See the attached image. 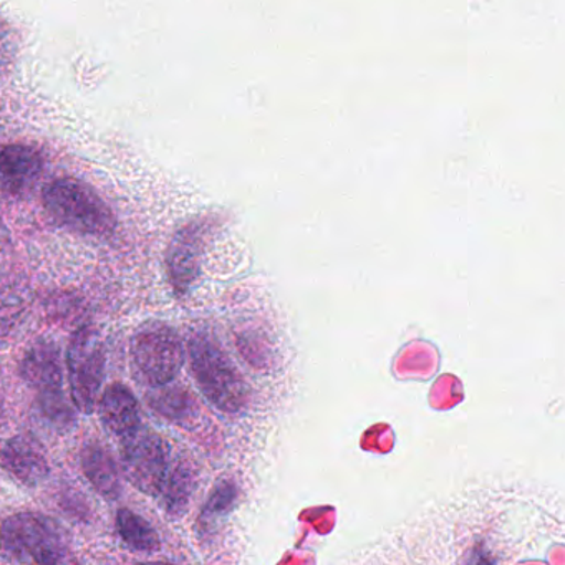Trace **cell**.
<instances>
[{
  "mask_svg": "<svg viewBox=\"0 0 565 565\" xmlns=\"http://www.w3.org/2000/svg\"><path fill=\"white\" fill-rule=\"evenodd\" d=\"M0 468L25 486H38L51 475L41 443L31 435L12 436L0 448Z\"/></svg>",
  "mask_w": 565,
  "mask_h": 565,
  "instance_id": "cell-8",
  "label": "cell"
},
{
  "mask_svg": "<svg viewBox=\"0 0 565 565\" xmlns=\"http://www.w3.org/2000/svg\"><path fill=\"white\" fill-rule=\"evenodd\" d=\"M227 220L217 211L190 217L174 231L168 244L164 266L168 282L178 299H184L200 282L211 244L226 230Z\"/></svg>",
  "mask_w": 565,
  "mask_h": 565,
  "instance_id": "cell-2",
  "label": "cell"
},
{
  "mask_svg": "<svg viewBox=\"0 0 565 565\" xmlns=\"http://www.w3.org/2000/svg\"><path fill=\"white\" fill-rule=\"evenodd\" d=\"M81 465L90 484L102 498L117 501L121 492L120 469L102 443L90 441L81 451Z\"/></svg>",
  "mask_w": 565,
  "mask_h": 565,
  "instance_id": "cell-13",
  "label": "cell"
},
{
  "mask_svg": "<svg viewBox=\"0 0 565 565\" xmlns=\"http://www.w3.org/2000/svg\"><path fill=\"white\" fill-rule=\"evenodd\" d=\"M44 206L55 223L84 236H108L117 217L104 198L75 178H58L44 190Z\"/></svg>",
  "mask_w": 565,
  "mask_h": 565,
  "instance_id": "cell-4",
  "label": "cell"
},
{
  "mask_svg": "<svg viewBox=\"0 0 565 565\" xmlns=\"http://www.w3.org/2000/svg\"><path fill=\"white\" fill-rule=\"evenodd\" d=\"M21 376L38 395L64 392V372L57 343L51 340L32 343L22 359Z\"/></svg>",
  "mask_w": 565,
  "mask_h": 565,
  "instance_id": "cell-10",
  "label": "cell"
},
{
  "mask_svg": "<svg viewBox=\"0 0 565 565\" xmlns=\"http://www.w3.org/2000/svg\"><path fill=\"white\" fill-rule=\"evenodd\" d=\"M2 413H4V398H2V393H0V418H2Z\"/></svg>",
  "mask_w": 565,
  "mask_h": 565,
  "instance_id": "cell-21",
  "label": "cell"
},
{
  "mask_svg": "<svg viewBox=\"0 0 565 565\" xmlns=\"http://www.w3.org/2000/svg\"><path fill=\"white\" fill-rule=\"evenodd\" d=\"M154 412L177 425L188 426L198 415L194 396L183 386H160L147 396Z\"/></svg>",
  "mask_w": 565,
  "mask_h": 565,
  "instance_id": "cell-14",
  "label": "cell"
},
{
  "mask_svg": "<svg viewBox=\"0 0 565 565\" xmlns=\"http://www.w3.org/2000/svg\"><path fill=\"white\" fill-rule=\"evenodd\" d=\"M54 565H78L77 562L72 561L71 555H68L67 558H64V561L57 562V564Z\"/></svg>",
  "mask_w": 565,
  "mask_h": 565,
  "instance_id": "cell-19",
  "label": "cell"
},
{
  "mask_svg": "<svg viewBox=\"0 0 565 565\" xmlns=\"http://www.w3.org/2000/svg\"><path fill=\"white\" fill-rule=\"evenodd\" d=\"M191 372L203 395L221 412L243 409L249 386L223 343L206 327L194 329L188 339Z\"/></svg>",
  "mask_w": 565,
  "mask_h": 565,
  "instance_id": "cell-1",
  "label": "cell"
},
{
  "mask_svg": "<svg viewBox=\"0 0 565 565\" xmlns=\"http://www.w3.org/2000/svg\"><path fill=\"white\" fill-rule=\"evenodd\" d=\"M102 423L111 435L127 438L141 426L140 405L128 386L111 383L100 398L98 405Z\"/></svg>",
  "mask_w": 565,
  "mask_h": 565,
  "instance_id": "cell-11",
  "label": "cell"
},
{
  "mask_svg": "<svg viewBox=\"0 0 565 565\" xmlns=\"http://www.w3.org/2000/svg\"><path fill=\"white\" fill-rule=\"evenodd\" d=\"M117 529L125 544L130 545L134 551L157 552L161 547L160 537L153 525L130 509L124 508L118 511Z\"/></svg>",
  "mask_w": 565,
  "mask_h": 565,
  "instance_id": "cell-15",
  "label": "cell"
},
{
  "mask_svg": "<svg viewBox=\"0 0 565 565\" xmlns=\"http://www.w3.org/2000/svg\"><path fill=\"white\" fill-rule=\"evenodd\" d=\"M38 405L42 415L45 416L52 426L58 429H67L74 425L77 419L75 406L71 405L64 392L47 393V395H38Z\"/></svg>",
  "mask_w": 565,
  "mask_h": 565,
  "instance_id": "cell-17",
  "label": "cell"
},
{
  "mask_svg": "<svg viewBox=\"0 0 565 565\" xmlns=\"http://www.w3.org/2000/svg\"><path fill=\"white\" fill-rule=\"evenodd\" d=\"M44 171L41 151L29 145L0 147V191L21 196L34 188Z\"/></svg>",
  "mask_w": 565,
  "mask_h": 565,
  "instance_id": "cell-9",
  "label": "cell"
},
{
  "mask_svg": "<svg viewBox=\"0 0 565 565\" xmlns=\"http://www.w3.org/2000/svg\"><path fill=\"white\" fill-rule=\"evenodd\" d=\"M107 352L104 339L94 327H82L72 337L67 350L68 382L75 409L90 415L97 406L105 379Z\"/></svg>",
  "mask_w": 565,
  "mask_h": 565,
  "instance_id": "cell-6",
  "label": "cell"
},
{
  "mask_svg": "<svg viewBox=\"0 0 565 565\" xmlns=\"http://www.w3.org/2000/svg\"><path fill=\"white\" fill-rule=\"evenodd\" d=\"M236 498V486L233 482H217L216 488L213 489L210 499L204 504L203 511H201L200 519H198L201 532H204V534L213 532L220 525V522L230 514Z\"/></svg>",
  "mask_w": 565,
  "mask_h": 565,
  "instance_id": "cell-16",
  "label": "cell"
},
{
  "mask_svg": "<svg viewBox=\"0 0 565 565\" xmlns=\"http://www.w3.org/2000/svg\"><path fill=\"white\" fill-rule=\"evenodd\" d=\"M198 471L193 461L181 452L171 456L170 469L161 486L158 502L171 518H180L190 505L191 495L196 489Z\"/></svg>",
  "mask_w": 565,
  "mask_h": 565,
  "instance_id": "cell-12",
  "label": "cell"
},
{
  "mask_svg": "<svg viewBox=\"0 0 565 565\" xmlns=\"http://www.w3.org/2000/svg\"><path fill=\"white\" fill-rule=\"evenodd\" d=\"M131 363L151 388L170 385L183 369L186 349L180 333L164 322H148L131 339Z\"/></svg>",
  "mask_w": 565,
  "mask_h": 565,
  "instance_id": "cell-5",
  "label": "cell"
},
{
  "mask_svg": "<svg viewBox=\"0 0 565 565\" xmlns=\"http://www.w3.org/2000/svg\"><path fill=\"white\" fill-rule=\"evenodd\" d=\"M140 565H174V564H168V562H145V564Z\"/></svg>",
  "mask_w": 565,
  "mask_h": 565,
  "instance_id": "cell-20",
  "label": "cell"
},
{
  "mask_svg": "<svg viewBox=\"0 0 565 565\" xmlns=\"http://www.w3.org/2000/svg\"><path fill=\"white\" fill-rule=\"evenodd\" d=\"M121 469L131 486L157 499L170 469L173 448L153 429L141 425L121 439Z\"/></svg>",
  "mask_w": 565,
  "mask_h": 565,
  "instance_id": "cell-7",
  "label": "cell"
},
{
  "mask_svg": "<svg viewBox=\"0 0 565 565\" xmlns=\"http://www.w3.org/2000/svg\"><path fill=\"white\" fill-rule=\"evenodd\" d=\"M15 54L14 32L0 24V67L11 64Z\"/></svg>",
  "mask_w": 565,
  "mask_h": 565,
  "instance_id": "cell-18",
  "label": "cell"
},
{
  "mask_svg": "<svg viewBox=\"0 0 565 565\" xmlns=\"http://www.w3.org/2000/svg\"><path fill=\"white\" fill-rule=\"evenodd\" d=\"M68 534L41 512H18L0 525V547L24 565H54L68 557Z\"/></svg>",
  "mask_w": 565,
  "mask_h": 565,
  "instance_id": "cell-3",
  "label": "cell"
}]
</instances>
